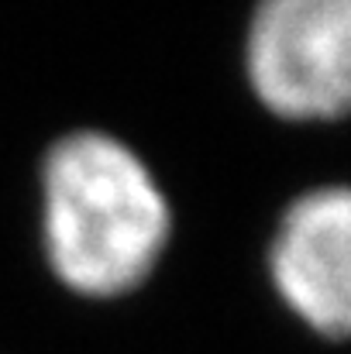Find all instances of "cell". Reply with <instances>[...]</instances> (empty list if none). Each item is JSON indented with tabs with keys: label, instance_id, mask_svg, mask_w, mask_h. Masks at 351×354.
Wrapping results in <instances>:
<instances>
[{
	"label": "cell",
	"instance_id": "cell-1",
	"mask_svg": "<svg viewBox=\"0 0 351 354\" xmlns=\"http://www.w3.org/2000/svg\"><path fill=\"white\" fill-rule=\"evenodd\" d=\"M42 186L48 261L69 289L120 296L152 275L169 241V203L124 141L66 134L45 158Z\"/></svg>",
	"mask_w": 351,
	"mask_h": 354
},
{
	"label": "cell",
	"instance_id": "cell-2",
	"mask_svg": "<svg viewBox=\"0 0 351 354\" xmlns=\"http://www.w3.org/2000/svg\"><path fill=\"white\" fill-rule=\"evenodd\" d=\"M258 100L289 120L351 114V0H269L244 45Z\"/></svg>",
	"mask_w": 351,
	"mask_h": 354
},
{
	"label": "cell",
	"instance_id": "cell-3",
	"mask_svg": "<svg viewBox=\"0 0 351 354\" xmlns=\"http://www.w3.org/2000/svg\"><path fill=\"white\" fill-rule=\"evenodd\" d=\"M269 272L303 324L351 341V186H321L289 203Z\"/></svg>",
	"mask_w": 351,
	"mask_h": 354
}]
</instances>
